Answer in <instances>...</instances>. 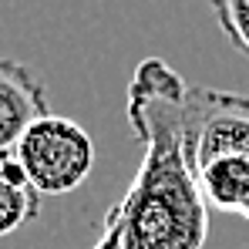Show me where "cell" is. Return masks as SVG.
I'll return each mask as SVG.
<instances>
[{"label":"cell","instance_id":"6da1fadb","mask_svg":"<svg viewBox=\"0 0 249 249\" xmlns=\"http://www.w3.org/2000/svg\"><path fill=\"white\" fill-rule=\"evenodd\" d=\"M189 88L162 57H145L128 84V124L145 155L122 199L124 249H206L209 202L189 152Z\"/></svg>","mask_w":249,"mask_h":249},{"label":"cell","instance_id":"7a4b0ae2","mask_svg":"<svg viewBox=\"0 0 249 249\" xmlns=\"http://www.w3.org/2000/svg\"><path fill=\"white\" fill-rule=\"evenodd\" d=\"M14 155L41 196H68L94 168V142L78 122L47 115L20 135Z\"/></svg>","mask_w":249,"mask_h":249},{"label":"cell","instance_id":"3957f363","mask_svg":"<svg viewBox=\"0 0 249 249\" xmlns=\"http://www.w3.org/2000/svg\"><path fill=\"white\" fill-rule=\"evenodd\" d=\"M189 152L196 168H206L226 155H249V98L232 91H215L192 84L189 88Z\"/></svg>","mask_w":249,"mask_h":249},{"label":"cell","instance_id":"277c9868","mask_svg":"<svg viewBox=\"0 0 249 249\" xmlns=\"http://www.w3.org/2000/svg\"><path fill=\"white\" fill-rule=\"evenodd\" d=\"M47 115L51 108H47V94L37 74L17 64L14 57H7L0 64V145L14 148L20 135Z\"/></svg>","mask_w":249,"mask_h":249},{"label":"cell","instance_id":"5b68a950","mask_svg":"<svg viewBox=\"0 0 249 249\" xmlns=\"http://www.w3.org/2000/svg\"><path fill=\"white\" fill-rule=\"evenodd\" d=\"M209 209L249 222V155H226L199 168Z\"/></svg>","mask_w":249,"mask_h":249},{"label":"cell","instance_id":"8992f818","mask_svg":"<svg viewBox=\"0 0 249 249\" xmlns=\"http://www.w3.org/2000/svg\"><path fill=\"white\" fill-rule=\"evenodd\" d=\"M41 215V192L31 182H3L0 178V232L10 236L20 226Z\"/></svg>","mask_w":249,"mask_h":249},{"label":"cell","instance_id":"52a82bcc","mask_svg":"<svg viewBox=\"0 0 249 249\" xmlns=\"http://www.w3.org/2000/svg\"><path fill=\"white\" fill-rule=\"evenodd\" d=\"M209 7L226 41L249 57V0H209Z\"/></svg>","mask_w":249,"mask_h":249},{"label":"cell","instance_id":"ba28073f","mask_svg":"<svg viewBox=\"0 0 249 249\" xmlns=\"http://www.w3.org/2000/svg\"><path fill=\"white\" fill-rule=\"evenodd\" d=\"M91 249H124V226H122V202L105 212V222H101V232L94 239Z\"/></svg>","mask_w":249,"mask_h":249}]
</instances>
